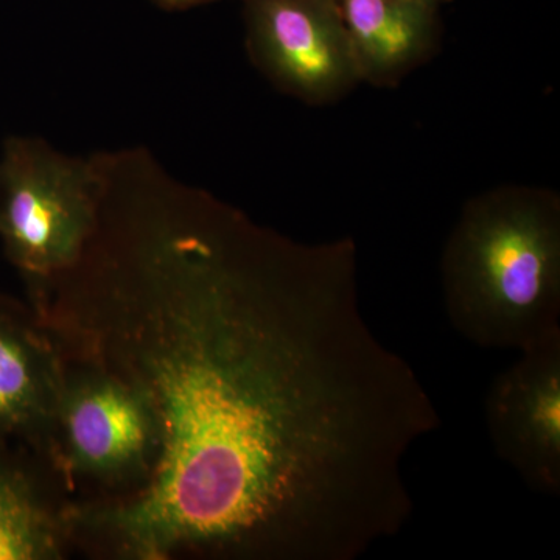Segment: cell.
Returning a JSON list of instances; mask_svg holds the SVG:
<instances>
[{
	"label": "cell",
	"instance_id": "cell-4",
	"mask_svg": "<svg viewBox=\"0 0 560 560\" xmlns=\"http://www.w3.org/2000/svg\"><path fill=\"white\" fill-rule=\"evenodd\" d=\"M158 453L156 419L138 390L101 368L65 360L49 463L66 490H94L83 501L125 499L149 481Z\"/></svg>",
	"mask_w": 560,
	"mask_h": 560
},
{
	"label": "cell",
	"instance_id": "cell-7",
	"mask_svg": "<svg viewBox=\"0 0 560 560\" xmlns=\"http://www.w3.org/2000/svg\"><path fill=\"white\" fill-rule=\"evenodd\" d=\"M62 377L65 360L46 324L28 302L0 294V440L49 463Z\"/></svg>",
	"mask_w": 560,
	"mask_h": 560
},
{
	"label": "cell",
	"instance_id": "cell-8",
	"mask_svg": "<svg viewBox=\"0 0 560 560\" xmlns=\"http://www.w3.org/2000/svg\"><path fill=\"white\" fill-rule=\"evenodd\" d=\"M68 490L46 459L0 440V560H61L73 545Z\"/></svg>",
	"mask_w": 560,
	"mask_h": 560
},
{
	"label": "cell",
	"instance_id": "cell-9",
	"mask_svg": "<svg viewBox=\"0 0 560 560\" xmlns=\"http://www.w3.org/2000/svg\"><path fill=\"white\" fill-rule=\"evenodd\" d=\"M361 83L394 88L441 46L440 11L411 0H337Z\"/></svg>",
	"mask_w": 560,
	"mask_h": 560
},
{
	"label": "cell",
	"instance_id": "cell-11",
	"mask_svg": "<svg viewBox=\"0 0 560 560\" xmlns=\"http://www.w3.org/2000/svg\"><path fill=\"white\" fill-rule=\"evenodd\" d=\"M411 2L419 3V5L429 7L431 10H441L442 5L451 2V0H411Z\"/></svg>",
	"mask_w": 560,
	"mask_h": 560
},
{
	"label": "cell",
	"instance_id": "cell-1",
	"mask_svg": "<svg viewBox=\"0 0 560 560\" xmlns=\"http://www.w3.org/2000/svg\"><path fill=\"white\" fill-rule=\"evenodd\" d=\"M80 259L28 302L65 360L138 390L149 481L73 501V544L124 560H357L410 522L429 390L360 307L352 238L294 241L168 171L95 153Z\"/></svg>",
	"mask_w": 560,
	"mask_h": 560
},
{
	"label": "cell",
	"instance_id": "cell-6",
	"mask_svg": "<svg viewBox=\"0 0 560 560\" xmlns=\"http://www.w3.org/2000/svg\"><path fill=\"white\" fill-rule=\"evenodd\" d=\"M490 444L534 492L560 495V335L523 350L486 397Z\"/></svg>",
	"mask_w": 560,
	"mask_h": 560
},
{
	"label": "cell",
	"instance_id": "cell-3",
	"mask_svg": "<svg viewBox=\"0 0 560 560\" xmlns=\"http://www.w3.org/2000/svg\"><path fill=\"white\" fill-rule=\"evenodd\" d=\"M95 153H65L38 136H9L0 153V242L27 300L75 265L95 230Z\"/></svg>",
	"mask_w": 560,
	"mask_h": 560
},
{
	"label": "cell",
	"instance_id": "cell-5",
	"mask_svg": "<svg viewBox=\"0 0 560 560\" xmlns=\"http://www.w3.org/2000/svg\"><path fill=\"white\" fill-rule=\"evenodd\" d=\"M250 62L305 105L340 102L361 83L337 0H242Z\"/></svg>",
	"mask_w": 560,
	"mask_h": 560
},
{
	"label": "cell",
	"instance_id": "cell-10",
	"mask_svg": "<svg viewBox=\"0 0 560 560\" xmlns=\"http://www.w3.org/2000/svg\"><path fill=\"white\" fill-rule=\"evenodd\" d=\"M160 3L162 9L167 10H189L195 7L206 5V3L217 2V0H154Z\"/></svg>",
	"mask_w": 560,
	"mask_h": 560
},
{
	"label": "cell",
	"instance_id": "cell-2",
	"mask_svg": "<svg viewBox=\"0 0 560 560\" xmlns=\"http://www.w3.org/2000/svg\"><path fill=\"white\" fill-rule=\"evenodd\" d=\"M445 312L464 340L518 352L560 335V198L506 184L464 205L441 257Z\"/></svg>",
	"mask_w": 560,
	"mask_h": 560
}]
</instances>
